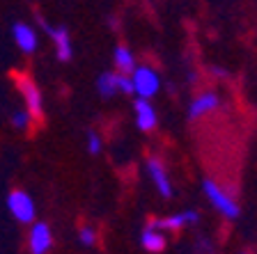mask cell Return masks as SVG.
Returning a JSON list of instances; mask_svg holds the SVG:
<instances>
[{"label":"cell","instance_id":"1","mask_svg":"<svg viewBox=\"0 0 257 254\" xmlns=\"http://www.w3.org/2000/svg\"><path fill=\"white\" fill-rule=\"evenodd\" d=\"M14 80H16L19 92L23 94L28 115H30L32 119H42V115H44V110H42V92H39V87L35 85V80H32L28 74H14Z\"/></svg>","mask_w":257,"mask_h":254},{"label":"cell","instance_id":"2","mask_svg":"<svg viewBox=\"0 0 257 254\" xmlns=\"http://www.w3.org/2000/svg\"><path fill=\"white\" fill-rule=\"evenodd\" d=\"M204 192H207L209 201H211V204H214V206L218 208L225 217H230V220L239 217V204H236V201L232 199L225 190H220L218 183H214L211 179H207L204 181Z\"/></svg>","mask_w":257,"mask_h":254},{"label":"cell","instance_id":"3","mask_svg":"<svg viewBox=\"0 0 257 254\" xmlns=\"http://www.w3.org/2000/svg\"><path fill=\"white\" fill-rule=\"evenodd\" d=\"M7 208H10L12 215L23 224L35 220V201H32V197L23 190L10 192V197H7Z\"/></svg>","mask_w":257,"mask_h":254},{"label":"cell","instance_id":"4","mask_svg":"<svg viewBox=\"0 0 257 254\" xmlns=\"http://www.w3.org/2000/svg\"><path fill=\"white\" fill-rule=\"evenodd\" d=\"M131 83H134V92L140 96V99H150L159 92V76H156L154 69L150 67H138L131 74Z\"/></svg>","mask_w":257,"mask_h":254},{"label":"cell","instance_id":"5","mask_svg":"<svg viewBox=\"0 0 257 254\" xmlns=\"http://www.w3.org/2000/svg\"><path fill=\"white\" fill-rule=\"evenodd\" d=\"M28 245H30L32 254H46L48 249H51V245H53L51 227H48L46 222H37L30 231V240H28Z\"/></svg>","mask_w":257,"mask_h":254},{"label":"cell","instance_id":"6","mask_svg":"<svg viewBox=\"0 0 257 254\" xmlns=\"http://www.w3.org/2000/svg\"><path fill=\"white\" fill-rule=\"evenodd\" d=\"M44 28H46V32L51 35V39H53L58 58L62 60V62L71 60V39H69V32L64 30V28H51V26H46V23H44Z\"/></svg>","mask_w":257,"mask_h":254},{"label":"cell","instance_id":"7","mask_svg":"<svg viewBox=\"0 0 257 254\" xmlns=\"http://www.w3.org/2000/svg\"><path fill=\"white\" fill-rule=\"evenodd\" d=\"M198 211H184V213H177V215L172 217H163V220H156V222H152V227L154 229H170V231H175V229H182L186 227V224L195 222L198 220Z\"/></svg>","mask_w":257,"mask_h":254},{"label":"cell","instance_id":"8","mask_svg":"<svg viewBox=\"0 0 257 254\" xmlns=\"http://www.w3.org/2000/svg\"><path fill=\"white\" fill-rule=\"evenodd\" d=\"M218 106H220L218 94H214V92H207V94L198 96V99H195V101L191 103L188 117H191V119H198V117H202V115H207V112L216 110Z\"/></svg>","mask_w":257,"mask_h":254},{"label":"cell","instance_id":"9","mask_svg":"<svg viewBox=\"0 0 257 254\" xmlns=\"http://www.w3.org/2000/svg\"><path fill=\"white\" fill-rule=\"evenodd\" d=\"M147 172H150L152 181H154V185L159 188L161 195H163V197H170V195H172V188H170V181H168L166 167L161 165V160L152 158L150 163H147Z\"/></svg>","mask_w":257,"mask_h":254},{"label":"cell","instance_id":"10","mask_svg":"<svg viewBox=\"0 0 257 254\" xmlns=\"http://www.w3.org/2000/svg\"><path fill=\"white\" fill-rule=\"evenodd\" d=\"M136 122H138L140 131H152L156 126V112L147 99L136 101Z\"/></svg>","mask_w":257,"mask_h":254},{"label":"cell","instance_id":"11","mask_svg":"<svg viewBox=\"0 0 257 254\" xmlns=\"http://www.w3.org/2000/svg\"><path fill=\"white\" fill-rule=\"evenodd\" d=\"M14 39L23 53H35L37 51V35L26 23H16L14 26Z\"/></svg>","mask_w":257,"mask_h":254},{"label":"cell","instance_id":"12","mask_svg":"<svg viewBox=\"0 0 257 254\" xmlns=\"http://www.w3.org/2000/svg\"><path fill=\"white\" fill-rule=\"evenodd\" d=\"M143 247L145 249H150V252H161V249L166 247V236L159 231V229L154 227H147L143 231Z\"/></svg>","mask_w":257,"mask_h":254},{"label":"cell","instance_id":"13","mask_svg":"<svg viewBox=\"0 0 257 254\" xmlns=\"http://www.w3.org/2000/svg\"><path fill=\"white\" fill-rule=\"evenodd\" d=\"M115 67H117V71H122V74H134L136 60H134V55H131V51H128L126 46L115 48Z\"/></svg>","mask_w":257,"mask_h":254},{"label":"cell","instance_id":"14","mask_svg":"<svg viewBox=\"0 0 257 254\" xmlns=\"http://www.w3.org/2000/svg\"><path fill=\"white\" fill-rule=\"evenodd\" d=\"M96 87H99V92H101L103 96L115 94V90H117V76L115 74H101V78L96 80Z\"/></svg>","mask_w":257,"mask_h":254},{"label":"cell","instance_id":"15","mask_svg":"<svg viewBox=\"0 0 257 254\" xmlns=\"http://www.w3.org/2000/svg\"><path fill=\"white\" fill-rule=\"evenodd\" d=\"M30 119H32V117L28 115V110H16L14 115H12V124H14L16 128H21V131H23V128H28Z\"/></svg>","mask_w":257,"mask_h":254},{"label":"cell","instance_id":"16","mask_svg":"<svg viewBox=\"0 0 257 254\" xmlns=\"http://www.w3.org/2000/svg\"><path fill=\"white\" fill-rule=\"evenodd\" d=\"M78 238H80V243L83 245H94L96 243V231L92 227H83L78 231Z\"/></svg>","mask_w":257,"mask_h":254},{"label":"cell","instance_id":"17","mask_svg":"<svg viewBox=\"0 0 257 254\" xmlns=\"http://www.w3.org/2000/svg\"><path fill=\"white\" fill-rule=\"evenodd\" d=\"M117 90L126 92V94H134V83H131V78L128 76H117Z\"/></svg>","mask_w":257,"mask_h":254},{"label":"cell","instance_id":"18","mask_svg":"<svg viewBox=\"0 0 257 254\" xmlns=\"http://www.w3.org/2000/svg\"><path fill=\"white\" fill-rule=\"evenodd\" d=\"M87 149H90V154H99V149H101V140L96 133H90L87 135Z\"/></svg>","mask_w":257,"mask_h":254}]
</instances>
